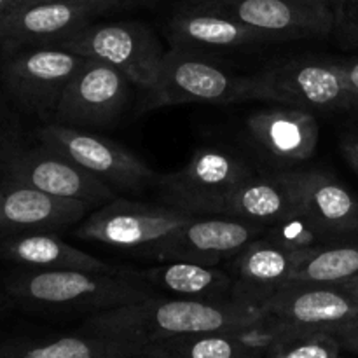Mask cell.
Returning <instances> with one entry per match:
<instances>
[{
    "mask_svg": "<svg viewBox=\"0 0 358 358\" xmlns=\"http://www.w3.org/2000/svg\"><path fill=\"white\" fill-rule=\"evenodd\" d=\"M247 128L264 152L292 163L310 159L320 138V128L311 112L285 105L255 112L248 117Z\"/></svg>",
    "mask_w": 358,
    "mask_h": 358,
    "instance_id": "20",
    "label": "cell"
},
{
    "mask_svg": "<svg viewBox=\"0 0 358 358\" xmlns=\"http://www.w3.org/2000/svg\"><path fill=\"white\" fill-rule=\"evenodd\" d=\"M94 14L90 7L69 0H23L0 24V45L9 52L58 48Z\"/></svg>",
    "mask_w": 358,
    "mask_h": 358,
    "instance_id": "15",
    "label": "cell"
},
{
    "mask_svg": "<svg viewBox=\"0 0 358 358\" xmlns=\"http://www.w3.org/2000/svg\"><path fill=\"white\" fill-rule=\"evenodd\" d=\"M7 182L66 199H79L94 208L117 198V192L48 147L17 149L7 143L0 150Z\"/></svg>",
    "mask_w": 358,
    "mask_h": 358,
    "instance_id": "10",
    "label": "cell"
},
{
    "mask_svg": "<svg viewBox=\"0 0 358 358\" xmlns=\"http://www.w3.org/2000/svg\"><path fill=\"white\" fill-rule=\"evenodd\" d=\"M358 278V240L327 243L304 255L290 282L345 285Z\"/></svg>",
    "mask_w": 358,
    "mask_h": 358,
    "instance_id": "26",
    "label": "cell"
},
{
    "mask_svg": "<svg viewBox=\"0 0 358 358\" xmlns=\"http://www.w3.org/2000/svg\"><path fill=\"white\" fill-rule=\"evenodd\" d=\"M192 217L196 215L168 205L114 198L94 208L79 224L76 236L122 250H143L149 254Z\"/></svg>",
    "mask_w": 358,
    "mask_h": 358,
    "instance_id": "6",
    "label": "cell"
},
{
    "mask_svg": "<svg viewBox=\"0 0 358 358\" xmlns=\"http://www.w3.org/2000/svg\"><path fill=\"white\" fill-rule=\"evenodd\" d=\"M245 100L275 101L306 112L353 108L339 63L308 58L247 76Z\"/></svg>",
    "mask_w": 358,
    "mask_h": 358,
    "instance_id": "4",
    "label": "cell"
},
{
    "mask_svg": "<svg viewBox=\"0 0 358 358\" xmlns=\"http://www.w3.org/2000/svg\"><path fill=\"white\" fill-rule=\"evenodd\" d=\"M343 77L348 86L350 96H352L353 108H358V59H350V62L339 63Z\"/></svg>",
    "mask_w": 358,
    "mask_h": 358,
    "instance_id": "31",
    "label": "cell"
},
{
    "mask_svg": "<svg viewBox=\"0 0 358 358\" xmlns=\"http://www.w3.org/2000/svg\"><path fill=\"white\" fill-rule=\"evenodd\" d=\"M269 226L227 215H196L178 227L149 255L157 261H185L217 266L234 259L252 241L264 238Z\"/></svg>",
    "mask_w": 358,
    "mask_h": 358,
    "instance_id": "12",
    "label": "cell"
},
{
    "mask_svg": "<svg viewBox=\"0 0 358 358\" xmlns=\"http://www.w3.org/2000/svg\"><path fill=\"white\" fill-rule=\"evenodd\" d=\"M37 138L41 145L76 163L115 192L142 194L157 187L163 177L108 136L49 122L38 129Z\"/></svg>",
    "mask_w": 358,
    "mask_h": 358,
    "instance_id": "3",
    "label": "cell"
},
{
    "mask_svg": "<svg viewBox=\"0 0 358 358\" xmlns=\"http://www.w3.org/2000/svg\"><path fill=\"white\" fill-rule=\"evenodd\" d=\"M304 255L266 236L252 241L234 257L233 299L261 310L280 287L292 280Z\"/></svg>",
    "mask_w": 358,
    "mask_h": 358,
    "instance_id": "17",
    "label": "cell"
},
{
    "mask_svg": "<svg viewBox=\"0 0 358 358\" xmlns=\"http://www.w3.org/2000/svg\"><path fill=\"white\" fill-rule=\"evenodd\" d=\"M252 175L247 163L226 150L199 149L182 170L163 175L157 187L171 208L189 215H217L227 196Z\"/></svg>",
    "mask_w": 358,
    "mask_h": 358,
    "instance_id": "7",
    "label": "cell"
},
{
    "mask_svg": "<svg viewBox=\"0 0 358 358\" xmlns=\"http://www.w3.org/2000/svg\"><path fill=\"white\" fill-rule=\"evenodd\" d=\"M341 287L343 289L348 290V292L358 301V278L353 280V282H350V283H345V285H341Z\"/></svg>",
    "mask_w": 358,
    "mask_h": 358,
    "instance_id": "35",
    "label": "cell"
},
{
    "mask_svg": "<svg viewBox=\"0 0 358 358\" xmlns=\"http://www.w3.org/2000/svg\"><path fill=\"white\" fill-rule=\"evenodd\" d=\"M266 238L299 254H310L315 248L327 245V241L332 240L301 208L280 222L269 226Z\"/></svg>",
    "mask_w": 358,
    "mask_h": 358,
    "instance_id": "28",
    "label": "cell"
},
{
    "mask_svg": "<svg viewBox=\"0 0 358 358\" xmlns=\"http://www.w3.org/2000/svg\"><path fill=\"white\" fill-rule=\"evenodd\" d=\"M231 17L271 41L324 37L336 27L334 10L324 0H191Z\"/></svg>",
    "mask_w": 358,
    "mask_h": 358,
    "instance_id": "9",
    "label": "cell"
},
{
    "mask_svg": "<svg viewBox=\"0 0 358 358\" xmlns=\"http://www.w3.org/2000/svg\"><path fill=\"white\" fill-rule=\"evenodd\" d=\"M261 311L285 327L332 332L358 315V301L341 285L287 282L262 304Z\"/></svg>",
    "mask_w": 358,
    "mask_h": 358,
    "instance_id": "14",
    "label": "cell"
},
{
    "mask_svg": "<svg viewBox=\"0 0 358 358\" xmlns=\"http://www.w3.org/2000/svg\"><path fill=\"white\" fill-rule=\"evenodd\" d=\"M23 0H0V24L6 21V17L16 9Z\"/></svg>",
    "mask_w": 358,
    "mask_h": 358,
    "instance_id": "34",
    "label": "cell"
},
{
    "mask_svg": "<svg viewBox=\"0 0 358 358\" xmlns=\"http://www.w3.org/2000/svg\"><path fill=\"white\" fill-rule=\"evenodd\" d=\"M324 2H329V3H331V0H324Z\"/></svg>",
    "mask_w": 358,
    "mask_h": 358,
    "instance_id": "37",
    "label": "cell"
},
{
    "mask_svg": "<svg viewBox=\"0 0 358 358\" xmlns=\"http://www.w3.org/2000/svg\"><path fill=\"white\" fill-rule=\"evenodd\" d=\"M152 289L173 297L201 301L233 299V275L215 266L185 261H163L147 269H133Z\"/></svg>",
    "mask_w": 358,
    "mask_h": 358,
    "instance_id": "25",
    "label": "cell"
},
{
    "mask_svg": "<svg viewBox=\"0 0 358 358\" xmlns=\"http://www.w3.org/2000/svg\"><path fill=\"white\" fill-rule=\"evenodd\" d=\"M94 210L90 203L66 199L27 185L0 184V240L34 231H56L80 224Z\"/></svg>",
    "mask_w": 358,
    "mask_h": 358,
    "instance_id": "16",
    "label": "cell"
},
{
    "mask_svg": "<svg viewBox=\"0 0 358 358\" xmlns=\"http://www.w3.org/2000/svg\"><path fill=\"white\" fill-rule=\"evenodd\" d=\"M69 2H76L80 3V6L90 7V9H93L98 14L108 9H115V7L131 6V3L140 2V0H69Z\"/></svg>",
    "mask_w": 358,
    "mask_h": 358,
    "instance_id": "32",
    "label": "cell"
},
{
    "mask_svg": "<svg viewBox=\"0 0 358 358\" xmlns=\"http://www.w3.org/2000/svg\"><path fill=\"white\" fill-rule=\"evenodd\" d=\"M247 76H234L196 52L164 51L154 83L145 90L142 110L182 103L245 101Z\"/></svg>",
    "mask_w": 358,
    "mask_h": 358,
    "instance_id": "5",
    "label": "cell"
},
{
    "mask_svg": "<svg viewBox=\"0 0 358 358\" xmlns=\"http://www.w3.org/2000/svg\"><path fill=\"white\" fill-rule=\"evenodd\" d=\"M0 257L30 269H70L87 273H121L80 248L69 245L52 231L21 233L0 240Z\"/></svg>",
    "mask_w": 358,
    "mask_h": 358,
    "instance_id": "22",
    "label": "cell"
},
{
    "mask_svg": "<svg viewBox=\"0 0 358 358\" xmlns=\"http://www.w3.org/2000/svg\"><path fill=\"white\" fill-rule=\"evenodd\" d=\"M266 315L234 299L201 301L154 296L140 303L91 315L79 332L150 345L177 336L241 331L259 324Z\"/></svg>",
    "mask_w": 358,
    "mask_h": 358,
    "instance_id": "1",
    "label": "cell"
},
{
    "mask_svg": "<svg viewBox=\"0 0 358 358\" xmlns=\"http://www.w3.org/2000/svg\"><path fill=\"white\" fill-rule=\"evenodd\" d=\"M343 154H345L346 161L350 163V166L358 173V135L346 136L341 143Z\"/></svg>",
    "mask_w": 358,
    "mask_h": 358,
    "instance_id": "33",
    "label": "cell"
},
{
    "mask_svg": "<svg viewBox=\"0 0 358 358\" xmlns=\"http://www.w3.org/2000/svg\"><path fill=\"white\" fill-rule=\"evenodd\" d=\"M339 358H341V357H339Z\"/></svg>",
    "mask_w": 358,
    "mask_h": 358,
    "instance_id": "38",
    "label": "cell"
},
{
    "mask_svg": "<svg viewBox=\"0 0 358 358\" xmlns=\"http://www.w3.org/2000/svg\"><path fill=\"white\" fill-rule=\"evenodd\" d=\"M86 59L62 48L23 49L3 63V84L24 108L52 119L63 91Z\"/></svg>",
    "mask_w": 358,
    "mask_h": 358,
    "instance_id": "11",
    "label": "cell"
},
{
    "mask_svg": "<svg viewBox=\"0 0 358 358\" xmlns=\"http://www.w3.org/2000/svg\"><path fill=\"white\" fill-rule=\"evenodd\" d=\"M145 346L105 336L79 332L44 339L0 343V358H140Z\"/></svg>",
    "mask_w": 358,
    "mask_h": 358,
    "instance_id": "24",
    "label": "cell"
},
{
    "mask_svg": "<svg viewBox=\"0 0 358 358\" xmlns=\"http://www.w3.org/2000/svg\"><path fill=\"white\" fill-rule=\"evenodd\" d=\"M58 48L107 63L142 90L154 83L164 55L156 35L136 21L87 23Z\"/></svg>",
    "mask_w": 358,
    "mask_h": 358,
    "instance_id": "8",
    "label": "cell"
},
{
    "mask_svg": "<svg viewBox=\"0 0 358 358\" xmlns=\"http://www.w3.org/2000/svg\"><path fill=\"white\" fill-rule=\"evenodd\" d=\"M276 327L269 317L241 331L203 332L150 343L140 358H266Z\"/></svg>",
    "mask_w": 358,
    "mask_h": 358,
    "instance_id": "18",
    "label": "cell"
},
{
    "mask_svg": "<svg viewBox=\"0 0 358 358\" xmlns=\"http://www.w3.org/2000/svg\"><path fill=\"white\" fill-rule=\"evenodd\" d=\"M332 334L338 338L343 350H348L352 353H358V315L346 320L345 324L338 325L332 331Z\"/></svg>",
    "mask_w": 358,
    "mask_h": 358,
    "instance_id": "30",
    "label": "cell"
},
{
    "mask_svg": "<svg viewBox=\"0 0 358 358\" xmlns=\"http://www.w3.org/2000/svg\"><path fill=\"white\" fill-rule=\"evenodd\" d=\"M299 208L331 238L358 236V201L334 177L322 171L289 173Z\"/></svg>",
    "mask_w": 358,
    "mask_h": 358,
    "instance_id": "21",
    "label": "cell"
},
{
    "mask_svg": "<svg viewBox=\"0 0 358 358\" xmlns=\"http://www.w3.org/2000/svg\"><path fill=\"white\" fill-rule=\"evenodd\" d=\"M14 299L45 313L96 315L157 296L135 271L87 273L70 269H31L7 283Z\"/></svg>",
    "mask_w": 358,
    "mask_h": 358,
    "instance_id": "2",
    "label": "cell"
},
{
    "mask_svg": "<svg viewBox=\"0 0 358 358\" xmlns=\"http://www.w3.org/2000/svg\"><path fill=\"white\" fill-rule=\"evenodd\" d=\"M129 79L114 66L87 58L65 87L51 122L73 128H105L124 112Z\"/></svg>",
    "mask_w": 358,
    "mask_h": 358,
    "instance_id": "13",
    "label": "cell"
},
{
    "mask_svg": "<svg viewBox=\"0 0 358 358\" xmlns=\"http://www.w3.org/2000/svg\"><path fill=\"white\" fill-rule=\"evenodd\" d=\"M168 35L173 49L185 52L224 51L268 42L252 28L191 0L171 16Z\"/></svg>",
    "mask_w": 358,
    "mask_h": 358,
    "instance_id": "19",
    "label": "cell"
},
{
    "mask_svg": "<svg viewBox=\"0 0 358 358\" xmlns=\"http://www.w3.org/2000/svg\"><path fill=\"white\" fill-rule=\"evenodd\" d=\"M2 107H0V150L3 149V147L7 145V142H6V133L2 131L3 129V124H2Z\"/></svg>",
    "mask_w": 358,
    "mask_h": 358,
    "instance_id": "36",
    "label": "cell"
},
{
    "mask_svg": "<svg viewBox=\"0 0 358 358\" xmlns=\"http://www.w3.org/2000/svg\"><path fill=\"white\" fill-rule=\"evenodd\" d=\"M297 210L299 199L289 173H278L273 177L252 175L227 196L217 215L236 217L273 226Z\"/></svg>",
    "mask_w": 358,
    "mask_h": 358,
    "instance_id": "23",
    "label": "cell"
},
{
    "mask_svg": "<svg viewBox=\"0 0 358 358\" xmlns=\"http://www.w3.org/2000/svg\"><path fill=\"white\" fill-rule=\"evenodd\" d=\"M336 27L345 34L358 37V0H331Z\"/></svg>",
    "mask_w": 358,
    "mask_h": 358,
    "instance_id": "29",
    "label": "cell"
},
{
    "mask_svg": "<svg viewBox=\"0 0 358 358\" xmlns=\"http://www.w3.org/2000/svg\"><path fill=\"white\" fill-rule=\"evenodd\" d=\"M341 350L332 332L285 327L276 322L266 346V358H339Z\"/></svg>",
    "mask_w": 358,
    "mask_h": 358,
    "instance_id": "27",
    "label": "cell"
}]
</instances>
